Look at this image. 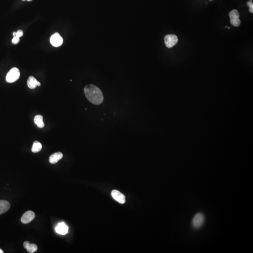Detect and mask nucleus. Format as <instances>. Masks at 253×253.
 I'll return each instance as SVG.
<instances>
[{"label":"nucleus","mask_w":253,"mask_h":253,"mask_svg":"<svg viewBox=\"0 0 253 253\" xmlns=\"http://www.w3.org/2000/svg\"><path fill=\"white\" fill-rule=\"evenodd\" d=\"M84 93L86 98L93 104L99 105L103 101L102 93L98 87L93 84H88L85 86Z\"/></svg>","instance_id":"nucleus-1"},{"label":"nucleus","mask_w":253,"mask_h":253,"mask_svg":"<svg viewBox=\"0 0 253 253\" xmlns=\"http://www.w3.org/2000/svg\"><path fill=\"white\" fill-rule=\"evenodd\" d=\"M205 222V216L201 212L196 213L192 220V227L195 229H199L203 226Z\"/></svg>","instance_id":"nucleus-2"},{"label":"nucleus","mask_w":253,"mask_h":253,"mask_svg":"<svg viewBox=\"0 0 253 253\" xmlns=\"http://www.w3.org/2000/svg\"><path fill=\"white\" fill-rule=\"evenodd\" d=\"M20 77V71L16 68H13L10 70L6 77V80L8 83H12L16 82Z\"/></svg>","instance_id":"nucleus-3"},{"label":"nucleus","mask_w":253,"mask_h":253,"mask_svg":"<svg viewBox=\"0 0 253 253\" xmlns=\"http://www.w3.org/2000/svg\"><path fill=\"white\" fill-rule=\"evenodd\" d=\"M230 18V23L233 26L238 27L240 25V20L239 19L240 14L238 10H234L231 11L229 14Z\"/></svg>","instance_id":"nucleus-4"},{"label":"nucleus","mask_w":253,"mask_h":253,"mask_svg":"<svg viewBox=\"0 0 253 253\" xmlns=\"http://www.w3.org/2000/svg\"><path fill=\"white\" fill-rule=\"evenodd\" d=\"M164 41L167 48H171L176 44L178 42V39L175 35H167L164 38Z\"/></svg>","instance_id":"nucleus-5"},{"label":"nucleus","mask_w":253,"mask_h":253,"mask_svg":"<svg viewBox=\"0 0 253 253\" xmlns=\"http://www.w3.org/2000/svg\"><path fill=\"white\" fill-rule=\"evenodd\" d=\"M50 43L53 46L58 47L60 46L63 43V39L58 33H55L50 38Z\"/></svg>","instance_id":"nucleus-6"},{"label":"nucleus","mask_w":253,"mask_h":253,"mask_svg":"<svg viewBox=\"0 0 253 253\" xmlns=\"http://www.w3.org/2000/svg\"><path fill=\"white\" fill-rule=\"evenodd\" d=\"M111 195L113 199L120 204H124L126 202V198L124 195L119 191L113 190L112 191Z\"/></svg>","instance_id":"nucleus-7"},{"label":"nucleus","mask_w":253,"mask_h":253,"mask_svg":"<svg viewBox=\"0 0 253 253\" xmlns=\"http://www.w3.org/2000/svg\"><path fill=\"white\" fill-rule=\"evenodd\" d=\"M35 216V213L33 211L29 210L24 213L21 219V220L23 224H28L34 220Z\"/></svg>","instance_id":"nucleus-8"},{"label":"nucleus","mask_w":253,"mask_h":253,"mask_svg":"<svg viewBox=\"0 0 253 253\" xmlns=\"http://www.w3.org/2000/svg\"><path fill=\"white\" fill-rule=\"evenodd\" d=\"M55 231L58 234L61 235L67 234L69 230V227L64 222H60L55 227Z\"/></svg>","instance_id":"nucleus-9"},{"label":"nucleus","mask_w":253,"mask_h":253,"mask_svg":"<svg viewBox=\"0 0 253 253\" xmlns=\"http://www.w3.org/2000/svg\"><path fill=\"white\" fill-rule=\"evenodd\" d=\"M63 153L60 152L54 153L50 156L49 162L52 164H56L60 159L63 158Z\"/></svg>","instance_id":"nucleus-10"},{"label":"nucleus","mask_w":253,"mask_h":253,"mask_svg":"<svg viewBox=\"0 0 253 253\" xmlns=\"http://www.w3.org/2000/svg\"><path fill=\"white\" fill-rule=\"evenodd\" d=\"M10 204L9 202L0 200V215L5 213L10 209Z\"/></svg>","instance_id":"nucleus-11"},{"label":"nucleus","mask_w":253,"mask_h":253,"mask_svg":"<svg viewBox=\"0 0 253 253\" xmlns=\"http://www.w3.org/2000/svg\"><path fill=\"white\" fill-rule=\"evenodd\" d=\"M24 247L30 253H34L38 249L37 245L34 244H30L28 241H25L24 243Z\"/></svg>","instance_id":"nucleus-12"},{"label":"nucleus","mask_w":253,"mask_h":253,"mask_svg":"<svg viewBox=\"0 0 253 253\" xmlns=\"http://www.w3.org/2000/svg\"><path fill=\"white\" fill-rule=\"evenodd\" d=\"M37 83L38 81L34 77L30 76L27 80V86L29 88L34 89L37 87Z\"/></svg>","instance_id":"nucleus-13"},{"label":"nucleus","mask_w":253,"mask_h":253,"mask_svg":"<svg viewBox=\"0 0 253 253\" xmlns=\"http://www.w3.org/2000/svg\"><path fill=\"white\" fill-rule=\"evenodd\" d=\"M43 118L42 115H37L34 118V122L39 128H42L45 126L44 123L43 121Z\"/></svg>","instance_id":"nucleus-14"},{"label":"nucleus","mask_w":253,"mask_h":253,"mask_svg":"<svg viewBox=\"0 0 253 253\" xmlns=\"http://www.w3.org/2000/svg\"><path fill=\"white\" fill-rule=\"evenodd\" d=\"M41 149H42L41 143L38 141H35L31 148V152L34 153H37L40 152Z\"/></svg>","instance_id":"nucleus-15"},{"label":"nucleus","mask_w":253,"mask_h":253,"mask_svg":"<svg viewBox=\"0 0 253 253\" xmlns=\"http://www.w3.org/2000/svg\"><path fill=\"white\" fill-rule=\"evenodd\" d=\"M247 6L249 7V11L251 13H253V3L252 1H248L247 3Z\"/></svg>","instance_id":"nucleus-16"},{"label":"nucleus","mask_w":253,"mask_h":253,"mask_svg":"<svg viewBox=\"0 0 253 253\" xmlns=\"http://www.w3.org/2000/svg\"><path fill=\"white\" fill-rule=\"evenodd\" d=\"M19 38L16 37V36H15V37H14V38H13V39H12V44H17V43L19 42Z\"/></svg>","instance_id":"nucleus-17"},{"label":"nucleus","mask_w":253,"mask_h":253,"mask_svg":"<svg viewBox=\"0 0 253 253\" xmlns=\"http://www.w3.org/2000/svg\"><path fill=\"white\" fill-rule=\"evenodd\" d=\"M23 35H24V32H23V31L22 30H19L17 32H16V36L20 38V37H22Z\"/></svg>","instance_id":"nucleus-18"},{"label":"nucleus","mask_w":253,"mask_h":253,"mask_svg":"<svg viewBox=\"0 0 253 253\" xmlns=\"http://www.w3.org/2000/svg\"><path fill=\"white\" fill-rule=\"evenodd\" d=\"M40 85H41V84H40V82H38V83H37V86H40Z\"/></svg>","instance_id":"nucleus-19"},{"label":"nucleus","mask_w":253,"mask_h":253,"mask_svg":"<svg viewBox=\"0 0 253 253\" xmlns=\"http://www.w3.org/2000/svg\"><path fill=\"white\" fill-rule=\"evenodd\" d=\"M13 36H14V37H15V36H16V32H13Z\"/></svg>","instance_id":"nucleus-20"},{"label":"nucleus","mask_w":253,"mask_h":253,"mask_svg":"<svg viewBox=\"0 0 253 253\" xmlns=\"http://www.w3.org/2000/svg\"><path fill=\"white\" fill-rule=\"evenodd\" d=\"M0 253H3V250H1V249H0Z\"/></svg>","instance_id":"nucleus-21"},{"label":"nucleus","mask_w":253,"mask_h":253,"mask_svg":"<svg viewBox=\"0 0 253 253\" xmlns=\"http://www.w3.org/2000/svg\"><path fill=\"white\" fill-rule=\"evenodd\" d=\"M27 1H32V0H27Z\"/></svg>","instance_id":"nucleus-22"},{"label":"nucleus","mask_w":253,"mask_h":253,"mask_svg":"<svg viewBox=\"0 0 253 253\" xmlns=\"http://www.w3.org/2000/svg\"><path fill=\"white\" fill-rule=\"evenodd\" d=\"M253 1V0H250V1Z\"/></svg>","instance_id":"nucleus-23"},{"label":"nucleus","mask_w":253,"mask_h":253,"mask_svg":"<svg viewBox=\"0 0 253 253\" xmlns=\"http://www.w3.org/2000/svg\"><path fill=\"white\" fill-rule=\"evenodd\" d=\"M22 1H25V0H22Z\"/></svg>","instance_id":"nucleus-24"},{"label":"nucleus","mask_w":253,"mask_h":253,"mask_svg":"<svg viewBox=\"0 0 253 253\" xmlns=\"http://www.w3.org/2000/svg\"><path fill=\"white\" fill-rule=\"evenodd\" d=\"M210 1H212V0H210Z\"/></svg>","instance_id":"nucleus-25"}]
</instances>
